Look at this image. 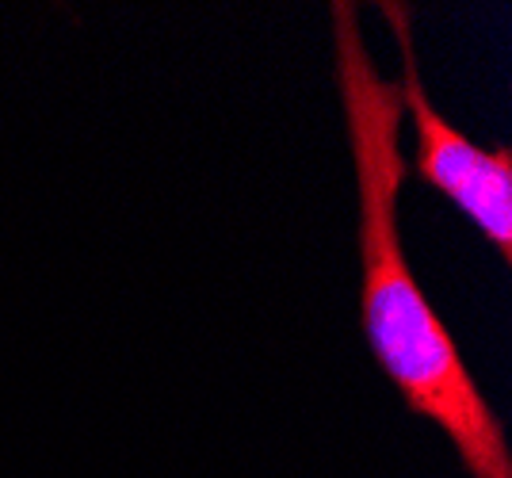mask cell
<instances>
[{"label":"cell","mask_w":512,"mask_h":478,"mask_svg":"<svg viewBox=\"0 0 512 478\" xmlns=\"http://www.w3.org/2000/svg\"><path fill=\"white\" fill-rule=\"evenodd\" d=\"M333 62L344 131L360 203V326L375 364L409 413L432 421L451 440L470 478H512V452L501 417L474 383L459 341L425 299L402 245L398 199L406 161L398 150L402 88L386 81L360 27L356 4H333Z\"/></svg>","instance_id":"cell-1"},{"label":"cell","mask_w":512,"mask_h":478,"mask_svg":"<svg viewBox=\"0 0 512 478\" xmlns=\"http://www.w3.org/2000/svg\"><path fill=\"white\" fill-rule=\"evenodd\" d=\"M379 16L394 31V43L402 50V108H406L417 157L413 173L425 180L436 196H444L482 234V241L497 253L501 264H512V150H482L451 119H444L432 96L421 85V66L413 50V16L409 4L383 0Z\"/></svg>","instance_id":"cell-2"}]
</instances>
